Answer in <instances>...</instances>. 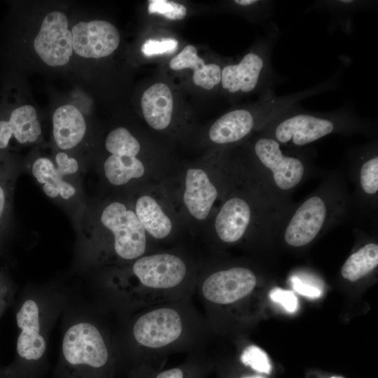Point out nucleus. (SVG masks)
Masks as SVG:
<instances>
[{
    "instance_id": "22",
    "label": "nucleus",
    "mask_w": 378,
    "mask_h": 378,
    "mask_svg": "<svg viewBox=\"0 0 378 378\" xmlns=\"http://www.w3.org/2000/svg\"><path fill=\"white\" fill-rule=\"evenodd\" d=\"M378 265V245L369 243L351 254L342 267V276L355 281L371 272Z\"/></svg>"
},
{
    "instance_id": "6",
    "label": "nucleus",
    "mask_w": 378,
    "mask_h": 378,
    "mask_svg": "<svg viewBox=\"0 0 378 378\" xmlns=\"http://www.w3.org/2000/svg\"><path fill=\"white\" fill-rule=\"evenodd\" d=\"M20 332L16 342L18 363L6 370L15 378H35L46 350V341L41 333L39 309L31 299L26 300L16 314Z\"/></svg>"
},
{
    "instance_id": "8",
    "label": "nucleus",
    "mask_w": 378,
    "mask_h": 378,
    "mask_svg": "<svg viewBox=\"0 0 378 378\" xmlns=\"http://www.w3.org/2000/svg\"><path fill=\"white\" fill-rule=\"evenodd\" d=\"M253 151L260 164L270 172L275 186L281 190L295 188L302 180L305 165L299 156L288 154L272 137L263 134L253 146Z\"/></svg>"
},
{
    "instance_id": "32",
    "label": "nucleus",
    "mask_w": 378,
    "mask_h": 378,
    "mask_svg": "<svg viewBox=\"0 0 378 378\" xmlns=\"http://www.w3.org/2000/svg\"><path fill=\"white\" fill-rule=\"evenodd\" d=\"M270 298L288 312H295L298 308V299L291 291L276 288L270 291Z\"/></svg>"
},
{
    "instance_id": "12",
    "label": "nucleus",
    "mask_w": 378,
    "mask_h": 378,
    "mask_svg": "<svg viewBox=\"0 0 378 378\" xmlns=\"http://www.w3.org/2000/svg\"><path fill=\"white\" fill-rule=\"evenodd\" d=\"M182 329V321L176 311L160 308L140 316L134 325L133 334L140 344L160 348L178 339Z\"/></svg>"
},
{
    "instance_id": "7",
    "label": "nucleus",
    "mask_w": 378,
    "mask_h": 378,
    "mask_svg": "<svg viewBox=\"0 0 378 378\" xmlns=\"http://www.w3.org/2000/svg\"><path fill=\"white\" fill-rule=\"evenodd\" d=\"M79 170L78 160L64 151L58 152L54 160L38 157L31 165V173L44 194L64 202L74 199L78 193Z\"/></svg>"
},
{
    "instance_id": "36",
    "label": "nucleus",
    "mask_w": 378,
    "mask_h": 378,
    "mask_svg": "<svg viewBox=\"0 0 378 378\" xmlns=\"http://www.w3.org/2000/svg\"><path fill=\"white\" fill-rule=\"evenodd\" d=\"M0 378H15L6 370L0 371Z\"/></svg>"
},
{
    "instance_id": "29",
    "label": "nucleus",
    "mask_w": 378,
    "mask_h": 378,
    "mask_svg": "<svg viewBox=\"0 0 378 378\" xmlns=\"http://www.w3.org/2000/svg\"><path fill=\"white\" fill-rule=\"evenodd\" d=\"M221 67L216 63L205 64L200 71L193 73V83L204 89L211 90L221 83Z\"/></svg>"
},
{
    "instance_id": "18",
    "label": "nucleus",
    "mask_w": 378,
    "mask_h": 378,
    "mask_svg": "<svg viewBox=\"0 0 378 378\" xmlns=\"http://www.w3.org/2000/svg\"><path fill=\"white\" fill-rule=\"evenodd\" d=\"M52 122L55 143L62 150L75 148L86 133L85 120L79 109L72 104L58 107L53 113Z\"/></svg>"
},
{
    "instance_id": "21",
    "label": "nucleus",
    "mask_w": 378,
    "mask_h": 378,
    "mask_svg": "<svg viewBox=\"0 0 378 378\" xmlns=\"http://www.w3.org/2000/svg\"><path fill=\"white\" fill-rule=\"evenodd\" d=\"M144 171L143 163L136 156L110 154L104 163L105 177L111 184L116 186L141 177Z\"/></svg>"
},
{
    "instance_id": "30",
    "label": "nucleus",
    "mask_w": 378,
    "mask_h": 378,
    "mask_svg": "<svg viewBox=\"0 0 378 378\" xmlns=\"http://www.w3.org/2000/svg\"><path fill=\"white\" fill-rule=\"evenodd\" d=\"M241 362L261 373L270 374L271 365L267 354L256 346L247 347L241 356Z\"/></svg>"
},
{
    "instance_id": "35",
    "label": "nucleus",
    "mask_w": 378,
    "mask_h": 378,
    "mask_svg": "<svg viewBox=\"0 0 378 378\" xmlns=\"http://www.w3.org/2000/svg\"><path fill=\"white\" fill-rule=\"evenodd\" d=\"M6 287L0 281V309L3 307L4 297L6 293Z\"/></svg>"
},
{
    "instance_id": "28",
    "label": "nucleus",
    "mask_w": 378,
    "mask_h": 378,
    "mask_svg": "<svg viewBox=\"0 0 378 378\" xmlns=\"http://www.w3.org/2000/svg\"><path fill=\"white\" fill-rule=\"evenodd\" d=\"M148 11L150 14L162 15L172 20H182L187 13V9L183 4L167 0L149 1Z\"/></svg>"
},
{
    "instance_id": "26",
    "label": "nucleus",
    "mask_w": 378,
    "mask_h": 378,
    "mask_svg": "<svg viewBox=\"0 0 378 378\" xmlns=\"http://www.w3.org/2000/svg\"><path fill=\"white\" fill-rule=\"evenodd\" d=\"M15 174L12 167L0 160V232L4 227L10 211Z\"/></svg>"
},
{
    "instance_id": "31",
    "label": "nucleus",
    "mask_w": 378,
    "mask_h": 378,
    "mask_svg": "<svg viewBox=\"0 0 378 378\" xmlns=\"http://www.w3.org/2000/svg\"><path fill=\"white\" fill-rule=\"evenodd\" d=\"M178 41L174 38H162L161 41L148 39L141 47L142 52L148 57L174 52Z\"/></svg>"
},
{
    "instance_id": "13",
    "label": "nucleus",
    "mask_w": 378,
    "mask_h": 378,
    "mask_svg": "<svg viewBox=\"0 0 378 378\" xmlns=\"http://www.w3.org/2000/svg\"><path fill=\"white\" fill-rule=\"evenodd\" d=\"M255 284L256 277L251 270L236 267L210 275L203 284L202 293L214 303L227 304L248 295Z\"/></svg>"
},
{
    "instance_id": "37",
    "label": "nucleus",
    "mask_w": 378,
    "mask_h": 378,
    "mask_svg": "<svg viewBox=\"0 0 378 378\" xmlns=\"http://www.w3.org/2000/svg\"><path fill=\"white\" fill-rule=\"evenodd\" d=\"M245 378H262L261 377H245Z\"/></svg>"
},
{
    "instance_id": "34",
    "label": "nucleus",
    "mask_w": 378,
    "mask_h": 378,
    "mask_svg": "<svg viewBox=\"0 0 378 378\" xmlns=\"http://www.w3.org/2000/svg\"><path fill=\"white\" fill-rule=\"evenodd\" d=\"M156 378H183V373L179 368H172L160 372Z\"/></svg>"
},
{
    "instance_id": "38",
    "label": "nucleus",
    "mask_w": 378,
    "mask_h": 378,
    "mask_svg": "<svg viewBox=\"0 0 378 378\" xmlns=\"http://www.w3.org/2000/svg\"><path fill=\"white\" fill-rule=\"evenodd\" d=\"M332 378H338V377H332Z\"/></svg>"
},
{
    "instance_id": "33",
    "label": "nucleus",
    "mask_w": 378,
    "mask_h": 378,
    "mask_svg": "<svg viewBox=\"0 0 378 378\" xmlns=\"http://www.w3.org/2000/svg\"><path fill=\"white\" fill-rule=\"evenodd\" d=\"M293 289L300 293L310 298H318L321 296L322 289L319 285L306 279H301L298 276H294L291 279Z\"/></svg>"
},
{
    "instance_id": "3",
    "label": "nucleus",
    "mask_w": 378,
    "mask_h": 378,
    "mask_svg": "<svg viewBox=\"0 0 378 378\" xmlns=\"http://www.w3.org/2000/svg\"><path fill=\"white\" fill-rule=\"evenodd\" d=\"M300 100L301 96L298 92L277 96L273 88L268 89L252 108L234 109L220 116L210 127L209 139L218 144L237 142L255 127L262 129Z\"/></svg>"
},
{
    "instance_id": "5",
    "label": "nucleus",
    "mask_w": 378,
    "mask_h": 378,
    "mask_svg": "<svg viewBox=\"0 0 378 378\" xmlns=\"http://www.w3.org/2000/svg\"><path fill=\"white\" fill-rule=\"evenodd\" d=\"M272 42L267 38L254 51L245 54L237 63L221 70V85L229 94H247L260 88H273L276 74L271 62Z\"/></svg>"
},
{
    "instance_id": "23",
    "label": "nucleus",
    "mask_w": 378,
    "mask_h": 378,
    "mask_svg": "<svg viewBox=\"0 0 378 378\" xmlns=\"http://www.w3.org/2000/svg\"><path fill=\"white\" fill-rule=\"evenodd\" d=\"M369 1L340 0V1H323L317 3V8L328 10L334 15V19L338 24L344 28L347 33L352 29L353 14L360 9L369 5Z\"/></svg>"
},
{
    "instance_id": "11",
    "label": "nucleus",
    "mask_w": 378,
    "mask_h": 378,
    "mask_svg": "<svg viewBox=\"0 0 378 378\" xmlns=\"http://www.w3.org/2000/svg\"><path fill=\"white\" fill-rule=\"evenodd\" d=\"M71 32L74 52L84 58L107 57L117 49L120 41L116 27L106 20L79 22Z\"/></svg>"
},
{
    "instance_id": "20",
    "label": "nucleus",
    "mask_w": 378,
    "mask_h": 378,
    "mask_svg": "<svg viewBox=\"0 0 378 378\" xmlns=\"http://www.w3.org/2000/svg\"><path fill=\"white\" fill-rule=\"evenodd\" d=\"M135 214L145 230L156 239H163L172 230V222L152 197L143 195L135 204Z\"/></svg>"
},
{
    "instance_id": "1",
    "label": "nucleus",
    "mask_w": 378,
    "mask_h": 378,
    "mask_svg": "<svg viewBox=\"0 0 378 378\" xmlns=\"http://www.w3.org/2000/svg\"><path fill=\"white\" fill-rule=\"evenodd\" d=\"M369 126V122L347 108L318 113L306 111L298 104L275 118L262 130L264 134L284 147L299 148L332 134L365 132Z\"/></svg>"
},
{
    "instance_id": "4",
    "label": "nucleus",
    "mask_w": 378,
    "mask_h": 378,
    "mask_svg": "<svg viewBox=\"0 0 378 378\" xmlns=\"http://www.w3.org/2000/svg\"><path fill=\"white\" fill-rule=\"evenodd\" d=\"M85 223L108 231L113 237L115 253L124 260L140 257L146 250L145 230L136 214L118 201L106 205L94 218Z\"/></svg>"
},
{
    "instance_id": "19",
    "label": "nucleus",
    "mask_w": 378,
    "mask_h": 378,
    "mask_svg": "<svg viewBox=\"0 0 378 378\" xmlns=\"http://www.w3.org/2000/svg\"><path fill=\"white\" fill-rule=\"evenodd\" d=\"M141 106L145 120L155 130L167 128L173 113V96L169 88L158 83L147 88L142 94Z\"/></svg>"
},
{
    "instance_id": "24",
    "label": "nucleus",
    "mask_w": 378,
    "mask_h": 378,
    "mask_svg": "<svg viewBox=\"0 0 378 378\" xmlns=\"http://www.w3.org/2000/svg\"><path fill=\"white\" fill-rule=\"evenodd\" d=\"M362 158L358 174L360 188L367 196H374L378 192V155L376 148H368Z\"/></svg>"
},
{
    "instance_id": "27",
    "label": "nucleus",
    "mask_w": 378,
    "mask_h": 378,
    "mask_svg": "<svg viewBox=\"0 0 378 378\" xmlns=\"http://www.w3.org/2000/svg\"><path fill=\"white\" fill-rule=\"evenodd\" d=\"M205 65L204 60L197 55V50L192 45L186 46L169 62V67L174 71L191 69L194 72L201 70Z\"/></svg>"
},
{
    "instance_id": "15",
    "label": "nucleus",
    "mask_w": 378,
    "mask_h": 378,
    "mask_svg": "<svg viewBox=\"0 0 378 378\" xmlns=\"http://www.w3.org/2000/svg\"><path fill=\"white\" fill-rule=\"evenodd\" d=\"M42 134L35 108L29 104L12 111L8 120H0V149L6 148L11 139L21 145L36 142Z\"/></svg>"
},
{
    "instance_id": "25",
    "label": "nucleus",
    "mask_w": 378,
    "mask_h": 378,
    "mask_svg": "<svg viewBox=\"0 0 378 378\" xmlns=\"http://www.w3.org/2000/svg\"><path fill=\"white\" fill-rule=\"evenodd\" d=\"M105 148L110 154L136 156L141 146L139 141L123 127L111 131L105 140Z\"/></svg>"
},
{
    "instance_id": "17",
    "label": "nucleus",
    "mask_w": 378,
    "mask_h": 378,
    "mask_svg": "<svg viewBox=\"0 0 378 378\" xmlns=\"http://www.w3.org/2000/svg\"><path fill=\"white\" fill-rule=\"evenodd\" d=\"M251 218L252 211L247 201L232 197L224 203L216 217V233L224 242H236L246 232Z\"/></svg>"
},
{
    "instance_id": "9",
    "label": "nucleus",
    "mask_w": 378,
    "mask_h": 378,
    "mask_svg": "<svg viewBox=\"0 0 378 378\" xmlns=\"http://www.w3.org/2000/svg\"><path fill=\"white\" fill-rule=\"evenodd\" d=\"M330 205V200L325 194L312 195L303 201L285 227L286 243L294 247L311 243L328 222Z\"/></svg>"
},
{
    "instance_id": "10",
    "label": "nucleus",
    "mask_w": 378,
    "mask_h": 378,
    "mask_svg": "<svg viewBox=\"0 0 378 378\" xmlns=\"http://www.w3.org/2000/svg\"><path fill=\"white\" fill-rule=\"evenodd\" d=\"M34 48L50 66H61L69 62L74 52L73 40L65 13L55 10L45 16L34 40Z\"/></svg>"
},
{
    "instance_id": "14",
    "label": "nucleus",
    "mask_w": 378,
    "mask_h": 378,
    "mask_svg": "<svg viewBox=\"0 0 378 378\" xmlns=\"http://www.w3.org/2000/svg\"><path fill=\"white\" fill-rule=\"evenodd\" d=\"M132 270L145 286L164 289L174 287L183 280L186 266L176 255L162 253L139 258Z\"/></svg>"
},
{
    "instance_id": "2",
    "label": "nucleus",
    "mask_w": 378,
    "mask_h": 378,
    "mask_svg": "<svg viewBox=\"0 0 378 378\" xmlns=\"http://www.w3.org/2000/svg\"><path fill=\"white\" fill-rule=\"evenodd\" d=\"M108 361V351L98 328L79 322L65 332L57 378H99Z\"/></svg>"
},
{
    "instance_id": "16",
    "label": "nucleus",
    "mask_w": 378,
    "mask_h": 378,
    "mask_svg": "<svg viewBox=\"0 0 378 378\" xmlns=\"http://www.w3.org/2000/svg\"><path fill=\"white\" fill-rule=\"evenodd\" d=\"M217 197L218 190L204 170L188 169L183 202L193 217L200 220L206 218Z\"/></svg>"
}]
</instances>
